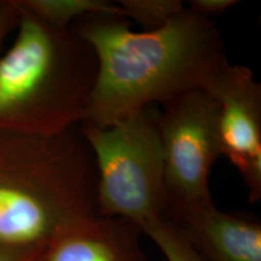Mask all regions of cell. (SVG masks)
<instances>
[{
  "label": "cell",
  "mask_w": 261,
  "mask_h": 261,
  "mask_svg": "<svg viewBox=\"0 0 261 261\" xmlns=\"http://www.w3.org/2000/svg\"><path fill=\"white\" fill-rule=\"evenodd\" d=\"M18 9L15 41L0 57V130L63 135L85 121L97 79L96 54L71 28L54 27Z\"/></svg>",
  "instance_id": "7a4b0ae2"
},
{
  "label": "cell",
  "mask_w": 261,
  "mask_h": 261,
  "mask_svg": "<svg viewBox=\"0 0 261 261\" xmlns=\"http://www.w3.org/2000/svg\"><path fill=\"white\" fill-rule=\"evenodd\" d=\"M218 104L221 154L240 172L248 200H261V85L252 69L228 63L207 90Z\"/></svg>",
  "instance_id": "8992f818"
},
{
  "label": "cell",
  "mask_w": 261,
  "mask_h": 261,
  "mask_svg": "<svg viewBox=\"0 0 261 261\" xmlns=\"http://www.w3.org/2000/svg\"><path fill=\"white\" fill-rule=\"evenodd\" d=\"M19 9L15 0H0V48L6 37L17 28Z\"/></svg>",
  "instance_id": "4fadbf2b"
},
{
  "label": "cell",
  "mask_w": 261,
  "mask_h": 261,
  "mask_svg": "<svg viewBox=\"0 0 261 261\" xmlns=\"http://www.w3.org/2000/svg\"><path fill=\"white\" fill-rule=\"evenodd\" d=\"M71 29L92 46L97 79L86 123L108 127L142 108L207 90L230 63L214 19L188 6L162 28L135 32L119 15H93ZM83 123V122H81Z\"/></svg>",
  "instance_id": "6da1fadb"
},
{
  "label": "cell",
  "mask_w": 261,
  "mask_h": 261,
  "mask_svg": "<svg viewBox=\"0 0 261 261\" xmlns=\"http://www.w3.org/2000/svg\"><path fill=\"white\" fill-rule=\"evenodd\" d=\"M161 250L166 261H205L179 228L167 218H159L142 228Z\"/></svg>",
  "instance_id": "8fae6325"
},
{
  "label": "cell",
  "mask_w": 261,
  "mask_h": 261,
  "mask_svg": "<svg viewBox=\"0 0 261 261\" xmlns=\"http://www.w3.org/2000/svg\"><path fill=\"white\" fill-rule=\"evenodd\" d=\"M122 16L140 24L144 31L162 28L185 9L181 0H119Z\"/></svg>",
  "instance_id": "30bf717a"
},
{
  "label": "cell",
  "mask_w": 261,
  "mask_h": 261,
  "mask_svg": "<svg viewBox=\"0 0 261 261\" xmlns=\"http://www.w3.org/2000/svg\"><path fill=\"white\" fill-rule=\"evenodd\" d=\"M158 126L165 160V215L213 203L210 175L223 155L213 97L205 90H194L174 98L159 113Z\"/></svg>",
  "instance_id": "5b68a950"
},
{
  "label": "cell",
  "mask_w": 261,
  "mask_h": 261,
  "mask_svg": "<svg viewBox=\"0 0 261 261\" xmlns=\"http://www.w3.org/2000/svg\"><path fill=\"white\" fill-rule=\"evenodd\" d=\"M188 8L196 14L213 19L238 4L237 0H190Z\"/></svg>",
  "instance_id": "7c38bea8"
},
{
  "label": "cell",
  "mask_w": 261,
  "mask_h": 261,
  "mask_svg": "<svg viewBox=\"0 0 261 261\" xmlns=\"http://www.w3.org/2000/svg\"><path fill=\"white\" fill-rule=\"evenodd\" d=\"M96 182L77 128L55 137L0 130V246L46 247L64 221L96 215Z\"/></svg>",
  "instance_id": "3957f363"
},
{
  "label": "cell",
  "mask_w": 261,
  "mask_h": 261,
  "mask_svg": "<svg viewBox=\"0 0 261 261\" xmlns=\"http://www.w3.org/2000/svg\"><path fill=\"white\" fill-rule=\"evenodd\" d=\"M17 5L47 24L70 29L77 21L93 15H119L121 10L109 0H16Z\"/></svg>",
  "instance_id": "9c48e42d"
},
{
  "label": "cell",
  "mask_w": 261,
  "mask_h": 261,
  "mask_svg": "<svg viewBox=\"0 0 261 261\" xmlns=\"http://www.w3.org/2000/svg\"><path fill=\"white\" fill-rule=\"evenodd\" d=\"M155 108L137 109L108 127L77 129L96 167V208L139 230L165 215V160Z\"/></svg>",
  "instance_id": "277c9868"
},
{
  "label": "cell",
  "mask_w": 261,
  "mask_h": 261,
  "mask_svg": "<svg viewBox=\"0 0 261 261\" xmlns=\"http://www.w3.org/2000/svg\"><path fill=\"white\" fill-rule=\"evenodd\" d=\"M205 261H261V224L248 215L221 212L214 203L165 215Z\"/></svg>",
  "instance_id": "ba28073f"
},
{
  "label": "cell",
  "mask_w": 261,
  "mask_h": 261,
  "mask_svg": "<svg viewBox=\"0 0 261 261\" xmlns=\"http://www.w3.org/2000/svg\"><path fill=\"white\" fill-rule=\"evenodd\" d=\"M46 247L17 248L0 246V261H41Z\"/></svg>",
  "instance_id": "5bb4252c"
},
{
  "label": "cell",
  "mask_w": 261,
  "mask_h": 261,
  "mask_svg": "<svg viewBox=\"0 0 261 261\" xmlns=\"http://www.w3.org/2000/svg\"><path fill=\"white\" fill-rule=\"evenodd\" d=\"M140 234L121 218H70L58 227L41 261H149Z\"/></svg>",
  "instance_id": "52a82bcc"
}]
</instances>
